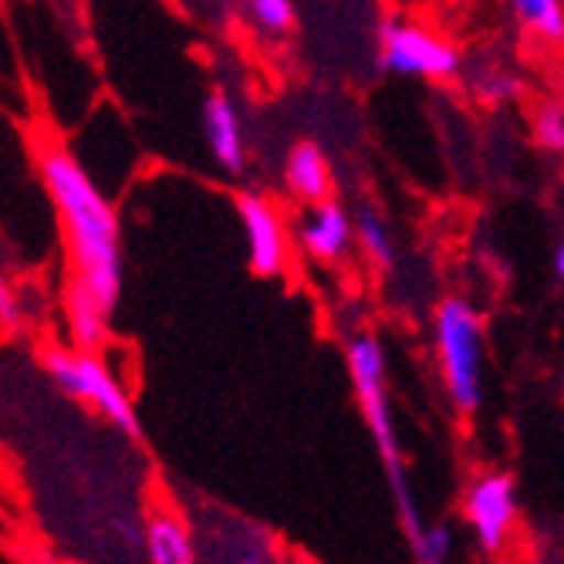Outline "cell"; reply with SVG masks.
<instances>
[{"mask_svg":"<svg viewBox=\"0 0 564 564\" xmlns=\"http://www.w3.org/2000/svg\"><path fill=\"white\" fill-rule=\"evenodd\" d=\"M37 163L65 227L75 271L72 281L101 304V312L112 315L122 294V234L112 203L98 193V186L72 152L44 149Z\"/></svg>","mask_w":564,"mask_h":564,"instance_id":"1","label":"cell"},{"mask_svg":"<svg viewBox=\"0 0 564 564\" xmlns=\"http://www.w3.org/2000/svg\"><path fill=\"white\" fill-rule=\"evenodd\" d=\"M345 362H348V376H351V389L355 399L362 405V416L369 423V433L376 440V449L382 456V467L389 474V487L399 507V521L405 538L413 541L423 534L426 521L420 518L416 497L409 490V477H405V464H402V449H399V433H395V420H392V402H389V382H386V351L382 341L376 335H355L345 348Z\"/></svg>","mask_w":564,"mask_h":564,"instance_id":"2","label":"cell"},{"mask_svg":"<svg viewBox=\"0 0 564 564\" xmlns=\"http://www.w3.org/2000/svg\"><path fill=\"white\" fill-rule=\"evenodd\" d=\"M433 341L443 386L459 413L484 402V322L467 297H443L433 315Z\"/></svg>","mask_w":564,"mask_h":564,"instance_id":"3","label":"cell"},{"mask_svg":"<svg viewBox=\"0 0 564 564\" xmlns=\"http://www.w3.org/2000/svg\"><path fill=\"white\" fill-rule=\"evenodd\" d=\"M44 369L55 379V386L82 402H88L91 409H98L116 430H122L126 436H139V416L135 405L126 395V389L119 386V379L112 376V369L95 358L91 351H72V348H51L44 355Z\"/></svg>","mask_w":564,"mask_h":564,"instance_id":"4","label":"cell"},{"mask_svg":"<svg viewBox=\"0 0 564 564\" xmlns=\"http://www.w3.org/2000/svg\"><path fill=\"white\" fill-rule=\"evenodd\" d=\"M379 65L409 78H453L459 51L423 24L392 18L379 28Z\"/></svg>","mask_w":564,"mask_h":564,"instance_id":"5","label":"cell"},{"mask_svg":"<svg viewBox=\"0 0 564 564\" xmlns=\"http://www.w3.org/2000/svg\"><path fill=\"white\" fill-rule=\"evenodd\" d=\"M464 514L484 551H500L518 521V484L510 474H484L464 497Z\"/></svg>","mask_w":564,"mask_h":564,"instance_id":"6","label":"cell"},{"mask_svg":"<svg viewBox=\"0 0 564 564\" xmlns=\"http://www.w3.org/2000/svg\"><path fill=\"white\" fill-rule=\"evenodd\" d=\"M237 214H240V227L247 237V253H250V268L271 278L281 274L288 264V234L284 224L278 217V210L264 196L243 193L237 199Z\"/></svg>","mask_w":564,"mask_h":564,"instance_id":"7","label":"cell"},{"mask_svg":"<svg viewBox=\"0 0 564 564\" xmlns=\"http://www.w3.org/2000/svg\"><path fill=\"white\" fill-rule=\"evenodd\" d=\"M297 240L315 261H341L355 243V217H348V210L338 207L335 199L318 203V207L304 214Z\"/></svg>","mask_w":564,"mask_h":564,"instance_id":"8","label":"cell"},{"mask_svg":"<svg viewBox=\"0 0 564 564\" xmlns=\"http://www.w3.org/2000/svg\"><path fill=\"white\" fill-rule=\"evenodd\" d=\"M203 135H207V149L217 166H224L227 173H240L247 163V149H243V126L237 116V106L214 91L203 101Z\"/></svg>","mask_w":564,"mask_h":564,"instance_id":"9","label":"cell"},{"mask_svg":"<svg viewBox=\"0 0 564 564\" xmlns=\"http://www.w3.org/2000/svg\"><path fill=\"white\" fill-rule=\"evenodd\" d=\"M284 183L291 196H297L307 207H318V203L332 199V166L328 156L315 142H297L288 152L284 163Z\"/></svg>","mask_w":564,"mask_h":564,"instance_id":"10","label":"cell"},{"mask_svg":"<svg viewBox=\"0 0 564 564\" xmlns=\"http://www.w3.org/2000/svg\"><path fill=\"white\" fill-rule=\"evenodd\" d=\"M142 544H145L149 564H196L193 534L186 521L173 514V510H160V514L149 518L142 531Z\"/></svg>","mask_w":564,"mask_h":564,"instance_id":"11","label":"cell"},{"mask_svg":"<svg viewBox=\"0 0 564 564\" xmlns=\"http://www.w3.org/2000/svg\"><path fill=\"white\" fill-rule=\"evenodd\" d=\"M65 304H68V325H72V338L78 345V351H91L106 341V332H109V315L101 312V304L82 288V284H68V294H65Z\"/></svg>","mask_w":564,"mask_h":564,"instance_id":"12","label":"cell"},{"mask_svg":"<svg viewBox=\"0 0 564 564\" xmlns=\"http://www.w3.org/2000/svg\"><path fill=\"white\" fill-rule=\"evenodd\" d=\"M514 18L524 31H531L534 37L547 41V44H561L564 41V8L557 0H514Z\"/></svg>","mask_w":564,"mask_h":564,"instance_id":"13","label":"cell"},{"mask_svg":"<svg viewBox=\"0 0 564 564\" xmlns=\"http://www.w3.org/2000/svg\"><path fill=\"white\" fill-rule=\"evenodd\" d=\"M355 243L362 247V253L376 268H392L395 243H392V234H389L386 220L372 207H362L355 214Z\"/></svg>","mask_w":564,"mask_h":564,"instance_id":"14","label":"cell"},{"mask_svg":"<svg viewBox=\"0 0 564 564\" xmlns=\"http://www.w3.org/2000/svg\"><path fill=\"white\" fill-rule=\"evenodd\" d=\"M247 14L253 24H258V31H264L271 37H281L297 24V8L291 0H250Z\"/></svg>","mask_w":564,"mask_h":564,"instance_id":"15","label":"cell"},{"mask_svg":"<svg viewBox=\"0 0 564 564\" xmlns=\"http://www.w3.org/2000/svg\"><path fill=\"white\" fill-rule=\"evenodd\" d=\"M409 547H413L416 564H446L453 551V531L443 524H426L420 538L409 541Z\"/></svg>","mask_w":564,"mask_h":564,"instance_id":"16","label":"cell"},{"mask_svg":"<svg viewBox=\"0 0 564 564\" xmlns=\"http://www.w3.org/2000/svg\"><path fill=\"white\" fill-rule=\"evenodd\" d=\"M534 142L547 152H564V106H541L534 116Z\"/></svg>","mask_w":564,"mask_h":564,"instance_id":"17","label":"cell"},{"mask_svg":"<svg viewBox=\"0 0 564 564\" xmlns=\"http://www.w3.org/2000/svg\"><path fill=\"white\" fill-rule=\"evenodd\" d=\"M514 91H518V82L507 72H484L477 78V95L487 101V106H500V101H507Z\"/></svg>","mask_w":564,"mask_h":564,"instance_id":"18","label":"cell"},{"mask_svg":"<svg viewBox=\"0 0 564 564\" xmlns=\"http://www.w3.org/2000/svg\"><path fill=\"white\" fill-rule=\"evenodd\" d=\"M0 325H8V328L21 325V307L4 274H0Z\"/></svg>","mask_w":564,"mask_h":564,"instance_id":"19","label":"cell"},{"mask_svg":"<svg viewBox=\"0 0 564 564\" xmlns=\"http://www.w3.org/2000/svg\"><path fill=\"white\" fill-rule=\"evenodd\" d=\"M554 274L564 284V243H557V250H554Z\"/></svg>","mask_w":564,"mask_h":564,"instance_id":"20","label":"cell"}]
</instances>
